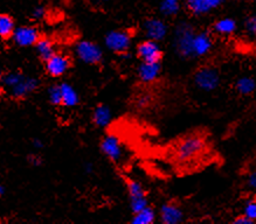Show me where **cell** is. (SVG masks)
Instances as JSON below:
<instances>
[{"mask_svg": "<svg viewBox=\"0 0 256 224\" xmlns=\"http://www.w3.org/2000/svg\"><path fill=\"white\" fill-rule=\"evenodd\" d=\"M196 29L193 23L182 20L174 26L172 32V47L174 53L182 60L188 61L194 58L193 53V41H194Z\"/></svg>", "mask_w": 256, "mask_h": 224, "instance_id": "obj_1", "label": "cell"}, {"mask_svg": "<svg viewBox=\"0 0 256 224\" xmlns=\"http://www.w3.org/2000/svg\"><path fill=\"white\" fill-rule=\"evenodd\" d=\"M214 41L212 34L207 30H196L194 41H193V53L194 58L204 57L208 55L213 49Z\"/></svg>", "mask_w": 256, "mask_h": 224, "instance_id": "obj_15", "label": "cell"}, {"mask_svg": "<svg viewBox=\"0 0 256 224\" xmlns=\"http://www.w3.org/2000/svg\"><path fill=\"white\" fill-rule=\"evenodd\" d=\"M206 141L200 134L192 133L179 141L174 148V157L179 163L188 164L205 151Z\"/></svg>", "mask_w": 256, "mask_h": 224, "instance_id": "obj_2", "label": "cell"}, {"mask_svg": "<svg viewBox=\"0 0 256 224\" xmlns=\"http://www.w3.org/2000/svg\"><path fill=\"white\" fill-rule=\"evenodd\" d=\"M246 189L256 195V170L249 172L244 180Z\"/></svg>", "mask_w": 256, "mask_h": 224, "instance_id": "obj_28", "label": "cell"}, {"mask_svg": "<svg viewBox=\"0 0 256 224\" xmlns=\"http://www.w3.org/2000/svg\"><path fill=\"white\" fill-rule=\"evenodd\" d=\"M47 16V7L44 5H39V6H36V7L33 8L32 11V18L34 20H38V21H40V20H44V18Z\"/></svg>", "mask_w": 256, "mask_h": 224, "instance_id": "obj_29", "label": "cell"}, {"mask_svg": "<svg viewBox=\"0 0 256 224\" xmlns=\"http://www.w3.org/2000/svg\"><path fill=\"white\" fill-rule=\"evenodd\" d=\"M48 99L50 103L54 106H61L62 104V95L60 84H53L48 89Z\"/></svg>", "mask_w": 256, "mask_h": 224, "instance_id": "obj_25", "label": "cell"}, {"mask_svg": "<svg viewBox=\"0 0 256 224\" xmlns=\"http://www.w3.org/2000/svg\"><path fill=\"white\" fill-rule=\"evenodd\" d=\"M242 215L248 217L252 222H256V199H249L244 202Z\"/></svg>", "mask_w": 256, "mask_h": 224, "instance_id": "obj_26", "label": "cell"}, {"mask_svg": "<svg viewBox=\"0 0 256 224\" xmlns=\"http://www.w3.org/2000/svg\"><path fill=\"white\" fill-rule=\"evenodd\" d=\"M101 1H104V2H106V1H112V0H101Z\"/></svg>", "mask_w": 256, "mask_h": 224, "instance_id": "obj_38", "label": "cell"}, {"mask_svg": "<svg viewBox=\"0 0 256 224\" xmlns=\"http://www.w3.org/2000/svg\"><path fill=\"white\" fill-rule=\"evenodd\" d=\"M112 110L108 105L106 104H98L95 106V109L92 110V122L96 127L100 129H104L112 123Z\"/></svg>", "mask_w": 256, "mask_h": 224, "instance_id": "obj_17", "label": "cell"}, {"mask_svg": "<svg viewBox=\"0 0 256 224\" xmlns=\"http://www.w3.org/2000/svg\"><path fill=\"white\" fill-rule=\"evenodd\" d=\"M2 77H4V71H2V70H0V85H2Z\"/></svg>", "mask_w": 256, "mask_h": 224, "instance_id": "obj_37", "label": "cell"}, {"mask_svg": "<svg viewBox=\"0 0 256 224\" xmlns=\"http://www.w3.org/2000/svg\"><path fill=\"white\" fill-rule=\"evenodd\" d=\"M104 44L106 49L120 56L130 53L132 44V34L128 29H112L106 34Z\"/></svg>", "mask_w": 256, "mask_h": 224, "instance_id": "obj_4", "label": "cell"}, {"mask_svg": "<svg viewBox=\"0 0 256 224\" xmlns=\"http://www.w3.org/2000/svg\"><path fill=\"white\" fill-rule=\"evenodd\" d=\"M100 150L104 154V157L112 161V163H120L124 154V148L122 141L116 134L109 133L102 138L100 143Z\"/></svg>", "mask_w": 256, "mask_h": 224, "instance_id": "obj_9", "label": "cell"}, {"mask_svg": "<svg viewBox=\"0 0 256 224\" xmlns=\"http://www.w3.org/2000/svg\"><path fill=\"white\" fill-rule=\"evenodd\" d=\"M33 145H34V146H36V147H38V148H41V147L44 146L40 139H36V140H34V141H33Z\"/></svg>", "mask_w": 256, "mask_h": 224, "instance_id": "obj_35", "label": "cell"}, {"mask_svg": "<svg viewBox=\"0 0 256 224\" xmlns=\"http://www.w3.org/2000/svg\"><path fill=\"white\" fill-rule=\"evenodd\" d=\"M0 222H2V220H0Z\"/></svg>", "mask_w": 256, "mask_h": 224, "instance_id": "obj_40", "label": "cell"}, {"mask_svg": "<svg viewBox=\"0 0 256 224\" xmlns=\"http://www.w3.org/2000/svg\"><path fill=\"white\" fill-rule=\"evenodd\" d=\"M72 67V60L68 54L55 51L52 56L44 62V72L50 77L58 78L70 70Z\"/></svg>", "mask_w": 256, "mask_h": 224, "instance_id": "obj_6", "label": "cell"}, {"mask_svg": "<svg viewBox=\"0 0 256 224\" xmlns=\"http://www.w3.org/2000/svg\"><path fill=\"white\" fill-rule=\"evenodd\" d=\"M185 2L191 14L194 16H204L219 8L224 0H186Z\"/></svg>", "mask_w": 256, "mask_h": 224, "instance_id": "obj_14", "label": "cell"}, {"mask_svg": "<svg viewBox=\"0 0 256 224\" xmlns=\"http://www.w3.org/2000/svg\"><path fill=\"white\" fill-rule=\"evenodd\" d=\"M16 28L14 18L8 13H0V40L5 42L12 40Z\"/></svg>", "mask_w": 256, "mask_h": 224, "instance_id": "obj_20", "label": "cell"}, {"mask_svg": "<svg viewBox=\"0 0 256 224\" xmlns=\"http://www.w3.org/2000/svg\"><path fill=\"white\" fill-rule=\"evenodd\" d=\"M193 83L196 89L202 92L216 91L221 83L220 72L212 65H204L196 69L193 75Z\"/></svg>", "mask_w": 256, "mask_h": 224, "instance_id": "obj_3", "label": "cell"}, {"mask_svg": "<svg viewBox=\"0 0 256 224\" xmlns=\"http://www.w3.org/2000/svg\"><path fill=\"white\" fill-rule=\"evenodd\" d=\"M159 220L164 224H178L185 220V213L180 206L166 202L159 209Z\"/></svg>", "mask_w": 256, "mask_h": 224, "instance_id": "obj_13", "label": "cell"}, {"mask_svg": "<svg viewBox=\"0 0 256 224\" xmlns=\"http://www.w3.org/2000/svg\"><path fill=\"white\" fill-rule=\"evenodd\" d=\"M128 198H129L130 209L132 214L140 212L148 206V193L140 181L134 179H128L126 181Z\"/></svg>", "mask_w": 256, "mask_h": 224, "instance_id": "obj_7", "label": "cell"}, {"mask_svg": "<svg viewBox=\"0 0 256 224\" xmlns=\"http://www.w3.org/2000/svg\"><path fill=\"white\" fill-rule=\"evenodd\" d=\"M41 85L39 78L27 76L25 75L18 83L10 88V97L12 101L22 102L26 101L30 95L34 94Z\"/></svg>", "mask_w": 256, "mask_h": 224, "instance_id": "obj_8", "label": "cell"}, {"mask_svg": "<svg viewBox=\"0 0 256 224\" xmlns=\"http://www.w3.org/2000/svg\"><path fill=\"white\" fill-rule=\"evenodd\" d=\"M4 194H5V187L0 184V196H2Z\"/></svg>", "mask_w": 256, "mask_h": 224, "instance_id": "obj_36", "label": "cell"}, {"mask_svg": "<svg viewBox=\"0 0 256 224\" xmlns=\"http://www.w3.org/2000/svg\"><path fill=\"white\" fill-rule=\"evenodd\" d=\"M162 62H140L137 67V77L143 83H152L162 75Z\"/></svg>", "mask_w": 256, "mask_h": 224, "instance_id": "obj_16", "label": "cell"}, {"mask_svg": "<svg viewBox=\"0 0 256 224\" xmlns=\"http://www.w3.org/2000/svg\"><path fill=\"white\" fill-rule=\"evenodd\" d=\"M36 53H38V56H39L40 61L44 62L48 60L52 55H53L56 49H55V43L54 41L50 39V37H48L46 35H41V37L38 41L36 46Z\"/></svg>", "mask_w": 256, "mask_h": 224, "instance_id": "obj_21", "label": "cell"}, {"mask_svg": "<svg viewBox=\"0 0 256 224\" xmlns=\"http://www.w3.org/2000/svg\"><path fill=\"white\" fill-rule=\"evenodd\" d=\"M182 1H186V0H182Z\"/></svg>", "mask_w": 256, "mask_h": 224, "instance_id": "obj_39", "label": "cell"}, {"mask_svg": "<svg viewBox=\"0 0 256 224\" xmlns=\"http://www.w3.org/2000/svg\"><path fill=\"white\" fill-rule=\"evenodd\" d=\"M6 94H8V92H6V89L2 87V85H0V101L5 97Z\"/></svg>", "mask_w": 256, "mask_h": 224, "instance_id": "obj_34", "label": "cell"}, {"mask_svg": "<svg viewBox=\"0 0 256 224\" xmlns=\"http://www.w3.org/2000/svg\"><path fill=\"white\" fill-rule=\"evenodd\" d=\"M244 27L246 33H247L249 36L256 39V13L248 15L247 18H246Z\"/></svg>", "mask_w": 256, "mask_h": 224, "instance_id": "obj_27", "label": "cell"}, {"mask_svg": "<svg viewBox=\"0 0 256 224\" xmlns=\"http://www.w3.org/2000/svg\"><path fill=\"white\" fill-rule=\"evenodd\" d=\"M27 160H28V163L32 165V166H34V167L41 166V165H42V163H44L42 157H41L40 154H38V153L30 154L28 158H27Z\"/></svg>", "mask_w": 256, "mask_h": 224, "instance_id": "obj_31", "label": "cell"}, {"mask_svg": "<svg viewBox=\"0 0 256 224\" xmlns=\"http://www.w3.org/2000/svg\"><path fill=\"white\" fill-rule=\"evenodd\" d=\"M42 35V33L38 29L36 26H20L16 27L12 41L19 47H34Z\"/></svg>", "mask_w": 256, "mask_h": 224, "instance_id": "obj_12", "label": "cell"}, {"mask_svg": "<svg viewBox=\"0 0 256 224\" xmlns=\"http://www.w3.org/2000/svg\"><path fill=\"white\" fill-rule=\"evenodd\" d=\"M142 30H143L144 36L146 39L162 42L168 37L170 27L165 20L159 18H148L143 22Z\"/></svg>", "mask_w": 256, "mask_h": 224, "instance_id": "obj_10", "label": "cell"}, {"mask_svg": "<svg viewBox=\"0 0 256 224\" xmlns=\"http://www.w3.org/2000/svg\"><path fill=\"white\" fill-rule=\"evenodd\" d=\"M61 87V95H62V104L61 106L64 108H75L80 103V95L75 90V88L68 82H62L60 83Z\"/></svg>", "mask_w": 256, "mask_h": 224, "instance_id": "obj_19", "label": "cell"}, {"mask_svg": "<svg viewBox=\"0 0 256 224\" xmlns=\"http://www.w3.org/2000/svg\"><path fill=\"white\" fill-rule=\"evenodd\" d=\"M75 54L83 63L100 65L103 62V50L98 43L90 40H81L76 43Z\"/></svg>", "mask_w": 256, "mask_h": 224, "instance_id": "obj_5", "label": "cell"}, {"mask_svg": "<svg viewBox=\"0 0 256 224\" xmlns=\"http://www.w3.org/2000/svg\"><path fill=\"white\" fill-rule=\"evenodd\" d=\"M235 90L241 96L252 95L256 90V80L252 76H241L235 81Z\"/></svg>", "mask_w": 256, "mask_h": 224, "instance_id": "obj_24", "label": "cell"}, {"mask_svg": "<svg viewBox=\"0 0 256 224\" xmlns=\"http://www.w3.org/2000/svg\"><path fill=\"white\" fill-rule=\"evenodd\" d=\"M213 32L218 34L220 36H230L233 35L234 33H236L238 28V21L233 18H230V16H226V18H221L216 20V22L213 23Z\"/></svg>", "mask_w": 256, "mask_h": 224, "instance_id": "obj_18", "label": "cell"}, {"mask_svg": "<svg viewBox=\"0 0 256 224\" xmlns=\"http://www.w3.org/2000/svg\"><path fill=\"white\" fill-rule=\"evenodd\" d=\"M182 11V0H162L159 12L164 18H174Z\"/></svg>", "mask_w": 256, "mask_h": 224, "instance_id": "obj_22", "label": "cell"}, {"mask_svg": "<svg viewBox=\"0 0 256 224\" xmlns=\"http://www.w3.org/2000/svg\"><path fill=\"white\" fill-rule=\"evenodd\" d=\"M92 168H94V165L90 164V163H88V164L84 165V171L87 172V173H92Z\"/></svg>", "mask_w": 256, "mask_h": 224, "instance_id": "obj_33", "label": "cell"}, {"mask_svg": "<svg viewBox=\"0 0 256 224\" xmlns=\"http://www.w3.org/2000/svg\"><path fill=\"white\" fill-rule=\"evenodd\" d=\"M151 102H152L151 95L140 94V96H138V98L136 101V106L138 109H145L151 104Z\"/></svg>", "mask_w": 256, "mask_h": 224, "instance_id": "obj_30", "label": "cell"}, {"mask_svg": "<svg viewBox=\"0 0 256 224\" xmlns=\"http://www.w3.org/2000/svg\"><path fill=\"white\" fill-rule=\"evenodd\" d=\"M136 55L140 62H162V48L160 42L145 39L137 44Z\"/></svg>", "mask_w": 256, "mask_h": 224, "instance_id": "obj_11", "label": "cell"}, {"mask_svg": "<svg viewBox=\"0 0 256 224\" xmlns=\"http://www.w3.org/2000/svg\"><path fill=\"white\" fill-rule=\"evenodd\" d=\"M233 223L234 224H254L252 220H249L248 217H246L244 215H240L238 217H235L233 220Z\"/></svg>", "mask_w": 256, "mask_h": 224, "instance_id": "obj_32", "label": "cell"}, {"mask_svg": "<svg viewBox=\"0 0 256 224\" xmlns=\"http://www.w3.org/2000/svg\"><path fill=\"white\" fill-rule=\"evenodd\" d=\"M157 220V213L152 207L148 205L144 209L134 213L131 217V223L132 224H152Z\"/></svg>", "mask_w": 256, "mask_h": 224, "instance_id": "obj_23", "label": "cell"}]
</instances>
